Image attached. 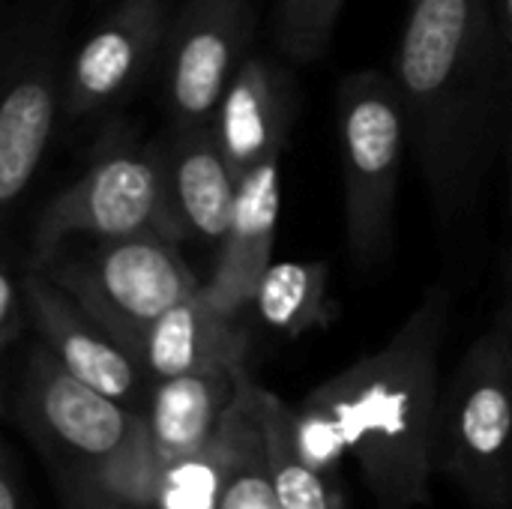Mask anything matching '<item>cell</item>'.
<instances>
[{
  "label": "cell",
  "instance_id": "cb8c5ba5",
  "mask_svg": "<svg viewBox=\"0 0 512 509\" xmlns=\"http://www.w3.org/2000/svg\"><path fill=\"white\" fill-rule=\"evenodd\" d=\"M27 507V480L21 459L12 444H3L0 450V509Z\"/></svg>",
  "mask_w": 512,
  "mask_h": 509
},
{
  "label": "cell",
  "instance_id": "52a82bcc",
  "mask_svg": "<svg viewBox=\"0 0 512 509\" xmlns=\"http://www.w3.org/2000/svg\"><path fill=\"white\" fill-rule=\"evenodd\" d=\"M147 228L162 231L159 144L111 138L84 174L42 207L30 234L27 267H45L72 237L111 240Z\"/></svg>",
  "mask_w": 512,
  "mask_h": 509
},
{
  "label": "cell",
  "instance_id": "603a6c76",
  "mask_svg": "<svg viewBox=\"0 0 512 509\" xmlns=\"http://www.w3.org/2000/svg\"><path fill=\"white\" fill-rule=\"evenodd\" d=\"M24 273L27 267L15 270L12 261H6L0 270V351L3 357H12L30 330V300H27Z\"/></svg>",
  "mask_w": 512,
  "mask_h": 509
},
{
  "label": "cell",
  "instance_id": "ba28073f",
  "mask_svg": "<svg viewBox=\"0 0 512 509\" xmlns=\"http://www.w3.org/2000/svg\"><path fill=\"white\" fill-rule=\"evenodd\" d=\"M252 0H183L159 57L162 102L171 126L210 123L213 111L252 54Z\"/></svg>",
  "mask_w": 512,
  "mask_h": 509
},
{
  "label": "cell",
  "instance_id": "5bb4252c",
  "mask_svg": "<svg viewBox=\"0 0 512 509\" xmlns=\"http://www.w3.org/2000/svg\"><path fill=\"white\" fill-rule=\"evenodd\" d=\"M294 108L297 93L291 75L273 57L252 51L225 87L210 120L219 147L240 180L261 162L285 153Z\"/></svg>",
  "mask_w": 512,
  "mask_h": 509
},
{
  "label": "cell",
  "instance_id": "3957f363",
  "mask_svg": "<svg viewBox=\"0 0 512 509\" xmlns=\"http://www.w3.org/2000/svg\"><path fill=\"white\" fill-rule=\"evenodd\" d=\"M6 417L51 474L60 509H102V480L141 426V414L66 372L33 339L24 348Z\"/></svg>",
  "mask_w": 512,
  "mask_h": 509
},
{
  "label": "cell",
  "instance_id": "ffe728a7",
  "mask_svg": "<svg viewBox=\"0 0 512 509\" xmlns=\"http://www.w3.org/2000/svg\"><path fill=\"white\" fill-rule=\"evenodd\" d=\"M345 0H276V45L288 60L312 63L327 54Z\"/></svg>",
  "mask_w": 512,
  "mask_h": 509
},
{
  "label": "cell",
  "instance_id": "484cf974",
  "mask_svg": "<svg viewBox=\"0 0 512 509\" xmlns=\"http://www.w3.org/2000/svg\"><path fill=\"white\" fill-rule=\"evenodd\" d=\"M510 219H512V147H510ZM507 276H510V300H512V240H510V267H507Z\"/></svg>",
  "mask_w": 512,
  "mask_h": 509
},
{
  "label": "cell",
  "instance_id": "8992f818",
  "mask_svg": "<svg viewBox=\"0 0 512 509\" xmlns=\"http://www.w3.org/2000/svg\"><path fill=\"white\" fill-rule=\"evenodd\" d=\"M39 270L57 279L123 348L204 288L180 255V243L156 228L90 240L78 252L63 246Z\"/></svg>",
  "mask_w": 512,
  "mask_h": 509
},
{
  "label": "cell",
  "instance_id": "4fadbf2b",
  "mask_svg": "<svg viewBox=\"0 0 512 509\" xmlns=\"http://www.w3.org/2000/svg\"><path fill=\"white\" fill-rule=\"evenodd\" d=\"M126 351L150 381L243 369L249 357V327L243 324V312L219 309L201 288L147 324Z\"/></svg>",
  "mask_w": 512,
  "mask_h": 509
},
{
  "label": "cell",
  "instance_id": "5b68a950",
  "mask_svg": "<svg viewBox=\"0 0 512 509\" xmlns=\"http://www.w3.org/2000/svg\"><path fill=\"white\" fill-rule=\"evenodd\" d=\"M339 156L345 180V237L351 261L372 270L390 255L396 192L411 147V123L393 75L363 69L336 90Z\"/></svg>",
  "mask_w": 512,
  "mask_h": 509
},
{
  "label": "cell",
  "instance_id": "2e32d148",
  "mask_svg": "<svg viewBox=\"0 0 512 509\" xmlns=\"http://www.w3.org/2000/svg\"><path fill=\"white\" fill-rule=\"evenodd\" d=\"M246 372L249 369L243 366L153 381L141 411L153 453L162 462H174L207 450L216 441Z\"/></svg>",
  "mask_w": 512,
  "mask_h": 509
},
{
  "label": "cell",
  "instance_id": "7c38bea8",
  "mask_svg": "<svg viewBox=\"0 0 512 509\" xmlns=\"http://www.w3.org/2000/svg\"><path fill=\"white\" fill-rule=\"evenodd\" d=\"M159 144L162 162V234L174 243L219 249L240 192L213 123L171 126Z\"/></svg>",
  "mask_w": 512,
  "mask_h": 509
},
{
  "label": "cell",
  "instance_id": "7402d4cb",
  "mask_svg": "<svg viewBox=\"0 0 512 509\" xmlns=\"http://www.w3.org/2000/svg\"><path fill=\"white\" fill-rule=\"evenodd\" d=\"M291 435H294L297 453L318 474L330 480H342V468L351 459L348 438L336 414L312 393H306L300 405H291Z\"/></svg>",
  "mask_w": 512,
  "mask_h": 509
},
{
  "label": "cell",
  "instance_id": "44dd1931",
  "mask_svg": "<svg viewBox=\"0 0 512 509\" xmlns=\"http://www.w3.org/2000/svg\"><path fill=\"white\" fill-rule=\"evenodd\" d=\"M261 390L258 387V402L252 423L246 429L240 456L231 468L228 486L222 492L219 509H282L273 474H270V459H267V444H264V426H261Z\"/></svg>",
  "mask_w": 512,
  "mask_h": 509
},
{
  "label": "cell",
  "instance_id": "6da1fadb",
  "mask_svg": "<svg viewBox=\"0 0 512 509\" xmlns=\"http://www.w3.org/2000/svg\"><path fill=\"white\" fill-rule=\"evenodd\" d=\"M512 45L495 0H411L393 78L432 204L456 222L477 198L510 99Z\"/></svg>",
  "mask_w": 512,
  "mask_h": 509
},
{
  "label": "cell",
  "instance_id": "9c48e42d",
  "mask_svg": "<svg viewBox=\"0 0 512 509\" xmlns=\"http://www.w3.org/2000/svg\"><path fill=\"white\" fill-rule=\"evenodd\" d=\"M6 51V87L0 102V204L6 222L30 189L57 114L63 108V66L51 24L18 30Z\"/></svg>",
  "mask_w": 512,
  "mask_h": 509
},
{
  "label": "cell",
  "instance_id": "9a60e30c",
  "mask_svg": "<svg viewBox=\"0 0 512 509\" xmlns=\"http://www.w3.org/2000/svg\"><path fill=\"white\" fill-rule=\"evenodd\" d=\"M282 156L261 162L240 180L231 225L216 249L213 273L204 282L207 297L228 312H243L273 267L276 225L282 210Z\"/></svg>",
  "mask_w": 512,
  "mask_h": 509
},
{
  "label": "cell",
  "instance_id": "277c9868",
  "mask_svg": "<svg viewBox=\"0 0 512 509\" xmlns=\"http://www.w3.org/2000/svg\"><path fill=\"white\" fill-rule=\"evenodd\" d=\"M432 456L474 509H512V300L444 381Z\"/></svg>",
  "mask_w": 512,
  "mask_h": 509
},
{
  "label": "cell",
  "instance_id": "e0dca14e",
  "mask_svg": "<svg viewBox=\"0 0 512 509\" xmlns=\"http://www.w3.org/2000/svg\"><path fill=\"white\" fill-rule=\"evenodd\" d=\"M258 387L261 384L246 372L240 393H237L216 441L195 456L162 462V471H159V480H156V489H153L147 509H219L231 468L240 456L246 429L255 414Z\"/></svg>",
  "mask_w": 512,
  "mask_h": 509
},
{
  "label": "cell",
  "instance_id": "d6986e66",
  "mask_svg": "<svg viewBox=\"0 0 512 509\" xmlns=\"http://www.w3.org/2000/svg\"><path fill=\"white\" fill-rule=\"evenodd\" d=\"M261 426L270 459V474L282 509H345L342 480L318 474L294 447L291 405L276 393L261 390Z\"/></svg>",
  "mask_w": 512,
  "mask_h": 509
},
{
  "label": "cell",
  "instance_id": "7a4b0ae2",
  "mask_svg": "<svg viewBox=\"0 0 512 509\" xmlns=\"http://www.w3.org/2000/svg\"><path fill=\"white\" fill-rule=\"evenodd\" d=\"M450 303L444 285L429 288L378 351L312 390L342 423L351 459L378 509L432 504V480L438 477L432 444Z\"/></svg>",
  "mask_w": 512,
  "mask_h": 509
},
{
  "label": "cell",
  "instance_id": "ac0fdd59",
  "mask_svg": "<svg viewBox=\"0 0 512 509\" xmlns=\"http://www.w3.org/2000/svg\"><path fill=\"white\" fill-rule=\"evenodd\" d=\"M252 309L264 327L288 339L327 327L336 318L327 267L321 261H273L252 297Z\"/></svg>",
  "mask_w": 512,
  "mask_h": 509
},
{
  "label": "cell",
  "instance_id": "d4e9b609",
  "mask_svg": "<svg viewBox=\"0 0 512 509\" xmlns=\"http://www.w3.org/2000/svg\"><path fill=\"white\" fill-rule=\"evenodd\" d=\"M495 9H498V18L504 24V33L512 45V0H495Z\"/></svg>",
  "mask_w": 512,
  "mask_h": 509
},
{
  "label": "cell",
  "instance_id": "30bf717a",
  "mask_svg": "<svg viewBox=\"0 0 512 509\" xmlns=\"http://www.w3.org/2000/svg\"><path fill=\"white\" fill-rule=\"evenodd\" d=\"M165 0H117L63 66V120H84L123 102L162 57Z\"/></svg>",
  "mask_w": 512,
  "mask_h": 509
},
{
  "label": "cell",
  "instance_id": "8fae6325",
  "mask_svg": "<svg viewBox=\"0 0 512 509\" xmlns=\"http://www.w3.org/2000/svg\"><path fill=\"white\" fill-rule=\"evenodd\" d=\"M24 282L33 339H39L66 372L141 414L153 381L135 357L45 270L27 267Z\"/></svg>",
  "mask_w": 512,
  "mask_h": 509
}]
</instances>
